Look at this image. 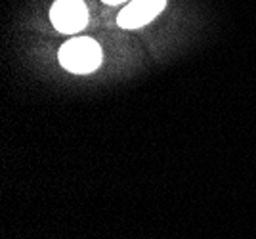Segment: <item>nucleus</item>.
<instances>
[{
	"label": "nucleus",
	"mask_w": 256,
	"mask_h": 239,
	"mask_svg": "<svg viewBox=\"0 0 256 239\" xmlns=\"http://www.w3.org/2000/svg\"><path fill=\"white\" fill-rule=\"evenodd\" d=\"M106 4H120V2H126V0H104Z\"/></svg>",
	"instance_id": "4"
},
{
	"label": "nucleus",
	"mask_w": 256,
	"mask_h": 239,
	"mask_svg": "<svg viewBox=\"0 0 256 239\" xmlns=\"http://www.w3.org/2000/svg\"><path fill=\"white\" fill-rule=\"evenodd\" d=\"M50 20L60 33H76L88 23V8L82 0H56Z\"/></svg>",
	"instance_id": "2"
},
{
	"label": "nucleus",
	"mask_w": 256,
	"mask_h": 239,
	"mask_svg": "<svg viewBox=\"0 0 256 239\" xmlns=\"http://www.w3.org/2000/svg\"><path fill=\"white\" fill-rule=\"evenodd\" d=\"M164 4H166V0H134L118 14V27H124V29L144 27L146 23H150L153 18L159 16Z\"/></svg>",
	"instance_id": "3"
},
{
	"label": "nucleus",
	"mask_w": 256,
	"mask_h": 239,
	"mask_svg": "<svg viewBox=\"0 0 256 239\" xmlns=\"http://www.w3.org/2000/svg\"><path fill=\"white\" fill-rule=\"evenodd\" d=\"M60 64L76 75L92 73L102 64V48L92 38H73L62 46Z\"/></svg>",
	"instance_id": "1"
}]
</instances>
